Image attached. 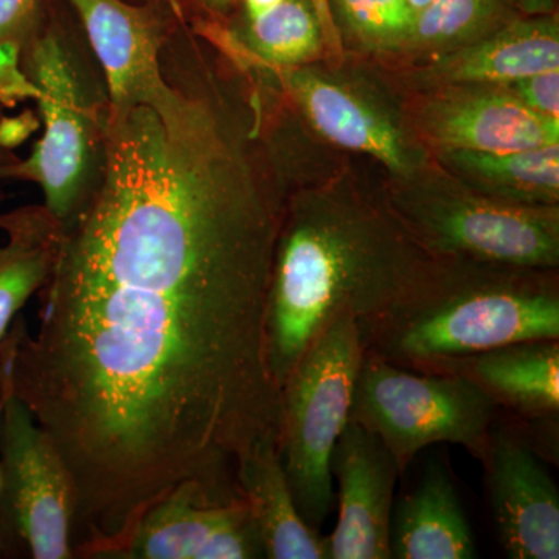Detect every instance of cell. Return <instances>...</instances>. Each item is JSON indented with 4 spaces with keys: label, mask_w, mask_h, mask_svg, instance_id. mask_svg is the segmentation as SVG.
<instances>
[{
    "label": "cell",
    "mask_w": 559,
    "mask_h": 559,
    "mask_svg": "<svg viewBox=\"0 0 559 559\" xmlns=\"http://www.w3.org/2000/svg\"><path fill=\"white\" fill-rule=\"evenodd\" d=\"M257 123L218 91L108 109L36 326L0 342L2 390L72 473L81 557H112L182 485L241 499V460L278 436L266 311L289 194Z\"/></svg>",
    "instance_id": "obj_1"
},
{
    "label": "cell",
    "mask_w": 559,
    "mask_h": 559,
    "mask_svg": "<svg viewBox=\"0 0 559 559\" xmlns=\"http://www.w3.org/2000/svg\"><path fill=\"white\" fill-rule=\"evenodd\" d=\"M443 260L414 240L385 194L355 180L290 194L266 311L267 364L278 389L337 316L369 325L409 299Z\"/></svg>",
    "instance_id": "obj_2"
},
{
    "label": "cell",
    "mask_w": 559,
    "mask_h": 559,
    "mask_svg": "<svg viewBox=\"0 0 559 559\" xmlns=\"http://www.w3.org/2000/svg\"><path fill=\"white\" fill-rule=\"evenodd\" d=\"M550 272L444 259L409 299L359 329L364 348L396 366L421 367L559 341V290Z\"/></svg>",
    "instance_id": "obj_3"
},
{
    "label": "cell",
    "mask_w": 559,
    "mask_h": 559,
    "mask_svg": "<svg viewBox=\"0 0 559 559\" xmlns=\"http://www.w3.org/2000/svg\"><path fill=\"white\" fill-rule=\"evenodd\" d=\"M390 207L437 259L554 271L559 264V205L511 204L468 189L451 175L419 168L393 180Z\"/></svg>",
    "instance_id": "obj_4"
},
{
    "label": "cell",
    "mask_w": 559,
    "mask_h": 559,
    "mask_svg": "<svg viewBox=\"0 0 559 559\" xmlns=\"http://www.w3.org/2000/svg\"><path fill=\"white\" fill-rule=\"evenodd\" d=\"M366 348L358 322L337 316L282 385L278 451L300 516L322 528L334 506L330 460L349 419Z\"/></svg>",
    "instance_id": "obj_5"
},
{
    "label": "cell",
    "mask_w": 559,
    "mask_h": 559,
    "mask_svg": "<svg viewBox=\"0 0 559 559\" xmlns=\"http://www.w3.org/2000/svg\"><path fill=\"white\" fill-rule=\"evenodd\" d=\"M496 409L498 404L462 374L414 373L366 353L349 419L385 444L403 476L418 452L437 443L459 444L484 463Z\"/></svg>",
    "instance_id": "obj_6"
},
{
    "label": "cell",
    "mask_w": 559,
    "mask_h": 559,
    "mask_svg": "<svg viewBox=\"0 0 559 559\" xmlns=\"http://www.w3.org/2000/svg\"><path fill=\"white\" fill-rule=\"evenodd\" d=\"M76 488L57 443L31 409L3 390L0 411V551L75 557Z\"/></svg>",
    "instance_id": "obj_7"
},
{
    "label": "cell",
    "mask_w": 559,
    "mask_h": 559,
    "mask_svg": "<svg viewBox=\"0 0 559 559\" xmlns=\"http://www.w3.org/2000/svg\"><path fill=\"white\" fill-rule=\"evenodd\" d=\"M24 51L33 95L43 112L44 135L32 156L14 165L11 179L31 180L39 186L44 205L64 224L86 200V179L95 140L102 139L103 121H95L97 114L87 105L72 62L57 36L35 35Z\"/></svg>",
    "instance_id": "obj_8"
},
{
    "label": "cell",
    "mask_w": 559,
    "mask_h": 559,
    "mask_svg": "<svg viewBox=\"0 0 559 559\" xmlns=\"http://www.w3.org/2000/svg\"><path fill=\"white\" fill-rule=\"evenodd\" d=\"M112 558H264L259 528L245 499L213 502L191 485L154 502Z\"/></svg>",
    "instance_id": "obj_9"
},
{
    "label": "cell",
    "mask_w": 559,
    "mask_h": 559,
    "mask_svg": "<svg viewBox=\"0 0 559 559\" xmlns=\"http://www.w3.org/2000/svg\"><path fill=\"white\" fill-rule=\"evenodd\" d=\"M432 91L417 124L437 151L510 153L559 143V121L533 112L507 86L454 84Z\"/></svg>",
    "instance_id": "obj_10"
},
{
    "label": "cell",
    "mask_w": 559,
    "mask_h": 559,
    "mask_svg": "<svg viewBox=\"0 0 559 559\" xmlns=\"http://www.w3.org/2000/svg\"><path fill=\"white\" fill-rule=\"evenodd\" d=\"M330 468L340 487V514L326 536L329 559L392 558L393 496L401 473L385 444L348 419L334 444Z\"/></svg>",
    "instance_id": "obj_11"
},
{
    "label": "cell",
    "mask_w": 559,
    "mask_h": 559,
    "mask_svg": "<svg viewBox=\"0 0 559 559\" xmlns=\"http://www.w3.org/2000/svg\"><path fill=\"white\" fill-rule=\"evenodd\" d=\"M484 465L492 518L511 559L559 558V492L528 441L492 430Z\"/></svg>",
    "instance_id": "obj_12"
},
{
    "label": "cell",
    "mask_w": 559,
    "mask_h": 559,
    "mask_svg": "<svg viewBox=\"0 0 559 559\" xmlns=\"http://www.w3.org/2000/svg\"><path fill=\"white\" fill-rule=\"evenodd\" d=\"M277 73L285 91L323 139L373 157L395 179L411 178L423 167L411 140L373 103L304 66L277 69Z\"/></svg>",
    "instance_id": "obj_13"
},
{
    "label": "cell",
    "mask_w": 559,
    "mask_h": 559,
    "mask_svg": "<svg viewBox=\"0 0 559 559\" xmlns=\"http://www.w3.org/2000/svg\"><path fill=\"white\" fill-rule=\"evenodd\" d=\"M83 22L108 81L109 108L148 100L168 86L162 33L153 13L123 0H69Z\"/></svg>",
    "instance_id": "obj_14"
},
{
    "label": "cell",
    "mask_w": 559,
    "mask_h": 559,
    "mask_svg": "<svg viewBox=\"0 0 559 559\" xmlns=\"http://www.w3.org/2000/svg\"><path fill=\"white\" fill-rule=\"evenodd\" d=\"M557 68L559 22L554 13L514 17L477 43L430 58L414 79L429 90L454 84L509 86Z\"/></svg>",
    "instance_id": "obj_15"
},
{
    "label": "cell",
    "mask_w": 559,
    "mask_h": 559,
    "mask_svg": "<svg viewBox=\"0 0 559 559\" xmlns=\"http://www.w3.org/2000/svg\"><path fill=\"white\" fill-rule=\"evenodd\" d=\"M419 369L462 374L496 404L524 417L558 419V341L521 342L463 358L433 360Z\"/></svg>",
    "instance_id": "obj_16"
},
{
    "label": "cell",
    "mask_w": 559,
    "mask_h": 559,
    "mask_svg": "<svg viewBox=\"0 0 559 559\" xmlns=\"http://www.w3.org/2000/svg\"><path fill=\"white\" fill-rule=\"evenodd\" d=\"M390 550L395 559L479 557L451 473L432 460L421 480L393 509Z\"/></svg>",
    "instance_id": "obj_17"
},
{
    "label": "cell",
    "mask_w": 559,
    "mask_h": 559,
    "mask_svg": "<svg viewBox=\"0 0 559 559\" xmlns=\"http://www.w3.org/2000/svg\"><path fill=\"white\" fill-rule=\"evenodd\" d=\"M278 436L259 441L238 466L237 484L259 528L264 558L329 559L326 538L300 516L278 451Z\"/></svg>",
    "instance_id": "obj_18"
},
{
    "label": "cell",
    "mask_w": 559,
    "mask_h": 559,
    "mask_svg": "<svg viewBox=\"0 0 559 559\" xmlns=\"http://www.w3.org/2000/svg\"><path fill=\"white\" fill-rule=\"evenodd\" d=\"M64 224L46 205L0 213V342L22 308L49 278Z\"/></svg>",
    "instance_id": "obj_19"
},
{
    "label": "cell",
    "mask_w": 559,
    "mask_h": 559,
    "mask_svg": "<svg viewBox=\"0 0 559 559\" xmlns=\"http://www.w3.org/2000/svg\"><path fill=\"white\" fill-rule=\"evenodd\" d=\"M444 170L468 189L511 202L549 207L559 202V143L510 153L439 151Z\"/></svg>",
    "instance_id": "obj_20"
},
{
    "label": "cell",
    "mask_w": 559,
    "mask_h": 559,
    "mask_svg": "<svg viewBox=\"0 0 559 559\" xmlns=\"http://www.w3.org/2000/svg\"><path fill=\"white\" fill-rule=\"evenodd\" d=\"M518 16L503 0H432L412 16L399 53L432 58L462 49Z\"/></svg>",
    "instance_id": "obj_21"
},
{
    "label": "cell",
    "mask_w": 559,
    "mask_h": 559,
    "mask_svg": "<svg viewBox=\"0 0 559 559\" xmlns=\"http://www.w3.org/2000/svg\"><path fill=\"white\" fill-rule=\"evenodd\" d=\"M323 28L311 0H278L248 20L249 49L275 69L301 68L322 53Z\"/></svg>",
    "instance_id": "obj_22"
},
{
    "label": "cell",
    "mask_w": 559,
    "mask_h": 559,
    "mask_svg": "<svg viewBox=\"0 0 559 559\" xmlns=\"http://www.w3.org/2000/svg\"><path fill=\"white\" fill-rule=\"evenodd\" d=\"M340 27L362 49L399 53L412 21L406 0H331Z\"/></svg>",
    "instance_id": "obj_23"
},
{
    "label": "cell",
    "mask_w": 559,
    "mask_h": 559,
    "mask_svg": "<svg viewBox=\"0 0 559 559\" xmlns=\"http://www.w3.org/2000/svg\"><path fill=\"white\" fill-rule=\"evenodd\" d=\"M39 0H0V66L17 58L36 35Z\"/></svg>",
    "instance_id": "obj_24"
},
{
    "label": "cell",
    "mask_w": 559,
    "mask_h": 559,
    "mask_svg": "<svg viewBox=\"0 0 559 559\" xmlns=\"http://www.w3.org/2000/svg\"><path fill=\"white\" fill-rule=\"evenodd\" d=\"M507 87L533 112L559 121V68L514 81Z\"/></svg>",
    "instance_id": "obj_25"
},
{
    "label": "cell",
    "mask_w": 559,
    "mask_h": 559,
    "mask_svg": "<svg viewBox=\"0 0 559 559\" xmlns=\"http://www.w3.org/2000/svg\"><path fill=\"white\" fill-rule=\"evenodd\" d=\"M522 16H540V14H554L557 10V0H503Z\"/></svg>",
    "instance_id": "obj_26"
},
{
    "label": "cell",
    "mask_w": 559,
    "mask_h": 559,
    "mask_svg": "<svg viewBox=\"0 0 559 559\" xmlns=\"http://www.w3.org/2000/svg\"><path fill=\"white\" fill-rule=\"evenodd\" d=\"M21 157L11 150L9 140L3 138L2 130H0V180L11 179V170L14 165L20 164Z\"/></svg>",
    "instance_id": "obj_27"
},
{
    "label": "cell",
    "mask_w": 559,
    "mask_h": 559,
    "mask_svg": "<svg viewBox=\"0 0 559 559\" xmlns=\"http://www.w3.org/2000/svg\"><path fill=\"white\" fill-rule=\"evenodd\" d=\"M275 2H278V0H242L246 9V17L250 20V17L257 16L261 11L274 5Z\"/></svg>",
    "instance_id": "obj_28"
},
{
    "label": "cell",
    "mask_w": 559,
    "mask_h": 559,
    "mask_svg": "<svg viewBox=\"0 0 559 559\" xmlns=\"http://www.w3.org/2000/svg\"><path fill=\"white\" fill-rule=\"evenodd\" d=\"M406 2L412 11V16H414V14L418 13L419 10H423L426 5H429L432 0H406Z\"/></svg>",
    "instance_id": "obj_29"
},
{
    "label": "cell",
    "mask_w": 559,
    "mask_h": 559,
    "mask_svg": "<svg viewBox=\"0 0 559 559\" xmlns=\"http://www.w3.org/2000/svg\"><path fill=\"white\" fill-rule=\"evenodd\" d=\"M2 404H3V390H2V385H0V411H2Z\"/></svg>",
    "instance_id": "obj_30"
},
{
    "label": "cell",
    "mask_w": 559,
    "mask_h": 559,
    "mask_svg": "<svg viewBox=\"0 0 559 559\" xmlns=\"http://www.w3.org/2000/svg\"><path fill=\"white\" fill-rule=\"evenodd\" d=\"M0 202H2V194H0Z\"/></svg>",
    "instance_id": "obj_31"
}]
</instances>
